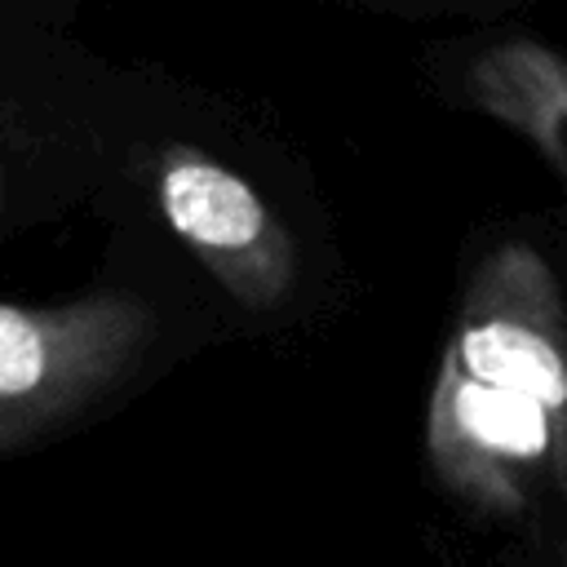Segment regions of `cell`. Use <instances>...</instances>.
<instances>
[{
	"label": "cell",
	"instance_id": "1",
	"mask_svg": "<svg viewBox=\"0 0 567 567\" xmlns=\"http://www.w3.org/2000/svg\"><path fill=\"white\" fill-rule=\"evenodd\" d=\"M434 478L483 514H523L563 492L567 346L563 297L532 244L492 248L456 306L425 403Z\"/></svg>",
	"mask_w": 567,
	"mask_h": 567
},
{
	"label": "cell",
	"instance_id": "3",
	"mask_svg": "<svg viewBox=\"0 0 567 567\" xmlns=\"http://www.w3.org/2000/svg\"><path fill=\"white\" fill-rule=\"evenodd\" d=\"M155 195L168 230L244 310L279 306L297 284V239L261 190L195 146L159 155Z\"/></svg>",
	"mask_w": 567,
	"mask_h": 567
},
{
	"label": "cell",
	"instance_id": "2",
	"mask_svg": "<svg viewBox=\"0 0 567 567\" xmlns=\"http://www.w3.org/2000/svg\"><path fill=\"white\" fill-rule=\"evenodd\" d=\"M155 332L146 301L93 292L75 301H0V452L89 408Z\"/></svg>",
	"mask_w": 567,
	"mask_h": 567
},
{
	"label": "cell",
	"instance_id": "4",
	"mask_svg": "<svg viewBox=\"0 0 567 567\" xmlns=\"http://www.w3.org/2000/svg\"><path fill=\"white\" fill-rule=\"evenodd\" d=\"M470 97L514 128L549 173H567V66L540 40H505L474 58Z\"/></svg>",
	"mask_w": 567,
	"mask_h": 567
},
{
	"label": "cell",
	"instance_id": "5",
	"mask_svg": "<svg viewBox=\"0 0 567 567\" xmlns=\"http://www.w3.org/2000/svg\"><path fill=\"white\" fill-rule=\"evenodd\" d=\"M0 190H4V177H0Z\"/></svg>",
	"mask_w": 567,
	"mask_h": 567
}]
</instances>
